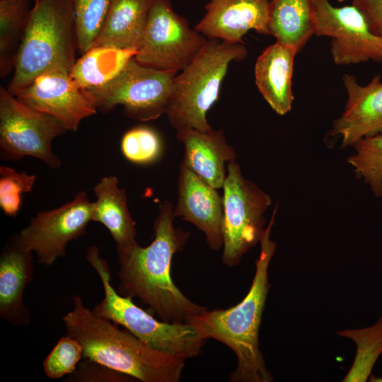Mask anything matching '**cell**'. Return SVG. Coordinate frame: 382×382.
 <instances>
[{"instance_id":"cell-1","label":"cell","mask_w":382,"mask_h":382,"mask_svg":"<svg viewBox=\"0 0 382 382\" xmlns=\"http://www.w3.org/2000/svg\"><path fill=\"white\" fill-rule=\"evenodd\" d=\"M174 209L169 201L160 205L154 221L153 241L117 253L120 269L118 293L138 298L161 321L190 324L207 310L187 299L175 286L170 274L174 255L183 250L190 232L174 226Z\"/></svg>"},{"instance_id":"cell-2","label":"cell","mask_w":382,"mask_h":382,"mask_svg":"<svg viewBox=\"0 0 382 382\" xmlns=\"http://www.w3.org/2000/svg\"><path fill=\"white\" fill-rule=\"evenodd\" d=\"M277 208L260 239V253L248 294L238 304L226 309H207L195 316L190 323L202 338L216 340L234 352L237 365L229 376L232 382L273 381L260 349L259 330L270 287L269 265L276 250L270 233Z\"/></svg>"},{"instance_id":"cell-3","label":"cell","mask_w":382,"mask_h":382,"mask_svg":"<svg viewBox=\"0 0 382 382\" xmlns=\"http://www.w3.org/2000/svg\"><path fill=\"white\" fill-rule=\"evenodd\" d=\"M62 318L66 335L77 340L83 359L142 382H178L185 360L155 351L127 330L95 314L82 299Z\"/></svg>"},{"instance_id":"cell-4","label":"cell","mask_w":382,"mask_h":382,"mask_svg":"<svg viewBox=\"0 0 382 382\" xmlns=\"http://www.w3.org/2000/svg\"><path fill=\"white\" fill-rule=\"evenodd\" d=\"M79 41L72 0H37L31 8L7 91L12 95L52 70L70 71Z\"/></svg>"},{"instance_id":"cell-5","label":"cell","mask_w":382,"mask_h":382,"mask_svg":"<svg viewBox=\"0 0 382 382\" xmlns=\"http://www.w3.org/2000/svg\"><path fill=\"white\" fill-rule=\"evenodd\" d=\"M247 54L243 43L208 39L193 60L174 79L165 115L176 131L212 129L207 114L218 99L228 68L232 62L242 61Z\"/></svg>"},{"instance_id":"cell-6","label":"cell","mask_w":382,"mask_h":382,"mask_svg":"<svg viewBox=\"0 0 382 382\" xmlns=\"http://www.w3.org/2000/svg\"><path fill=\"white\" fill-rule=\"evenodd\" d=\"M86 259L98 273L104 291L103 299L92 310L95 314L121 325L155 351L184 360L201 354L206 340L192 325L161 321L132 299L117 293L111 284L108 265L97 246L88 249Z\"/></svg>"},{"instance_id":"cell-7","label":"cell","mask_w":382,"mask_h":382,"mask_svg":"<svg viewBox=\"0 0 382 382\" xmlns=\"http://www.w3.org/2000/svg\"><path fill=\"white\" fill-rule=\"evenodd\" d=\"M223 188L222 262L231 267L237 265L260 241L265 229V213L272 199L255 183L243 176L236 161L227 164Z\"/></svg>"},{"instance_id":"cell-8","label":"cell","mask_w":382,"mask_h":382,"mask_svg":"<svg viewBox=\"0 0 382 382\" xmlns=\"http://www.w3.org/2000/svg\"><path fill=\"white\" fill-rule=\"evenodd\" d=\"M176 73L142 65L133 56L113 79L86 91L98 110L108 112L120 105L127 117L150 121L166 114Z\"/></svg>"},{"instance_id":"cell-9","label":"cell","mask_w":382,"mask_h":382,"mask_svg":"<svg viewBox=\"0 0 382 382\" xmlns=\"http://www.w3.org/2000/svg\"><path fill=\"white\" fill-rule=\"evenodd\" d=\"M207 40L173 11L170 0H153L134 57L142 65L178 72L193 60Z\"/></svg>"},{"instance_id":"cell-10","label":"cell","mask_w":382,"mask_h":382,"mask_svg":"<svg viewBox=\"0 0 382 382\" xmlns=\"http://www.w3.org/2000/svg\"><path fill=\"white\" fill-rule=\"evenodd\" d=\"M66 132L55 117L28 107L0 88L1 158L14 161L31 156L57 168L62 162L53 152L52 142Z\"/></svg>"},{"instance_id":"cell-11","label":"cell","mask_w":382,"mask_h":382,"mask_svg":"<svg viewBox=\"0 0 382 382\" xmlns=\"http://www.w3.org/2000/svg\"><path fill=\"white\" fill-rule=\"evenodd\" d=\"M92 214L93 202L80 191L59 207L38 212L15 237L22 248L36 253L40 263L50 266L66 255L69 241L85 233Z\"/></svg>"},{"instance_id":"cell-12","label":"cell","mask_w":382,"mask_h":382,"mask_svg":"<svg viewBox=\"0 0 382 382\" xmlns=\"http://www.w3.org/2000/svg\"><path fill=\"white\" fill-rule=\"evenodd\" d=\"M310 1L314 35L332 38L330 51L336 64L382 62V37L369 30L357 8L352 4L335 7L328 0Z\"/></svg>"},{"instance_id":"cell-13","label":"cell","mask_w":382,"mask_h":382,"mask_svg":"<svg viewBox=\"0 0 382 382\" xmlns=\"http://www.w3.org/2000/svg\"><path fill=\"white\" fill-rule=\"evenodd\" d=\"M14 96L28 107L55 117L67 131H76L81 120L98 111L91 96L66 70L40 74Z\"/></svg>"},{"instance_id":"cell-14","label":"cell","mask_w":382,"mask_h":382,"mask_svg":"<svg viewBox=\"0 0 382 382\" xmlns=\"http://www.w3.org/2000/svg\"><path fill=\"white\" fill-rule=\"evenodd\" d=\"M271 0H209L195 29L207 39L243 43L250 30L268 35Z\"/></svg>"},{"instance_id":"cell-15","label":"cell","mask_w":382,"mask_h":382,"mask_svg":"<svg viewBox=\"0 0 382 382\" xmlns=\"http://www.w3.org/2000/svg\"><path fill=\"white\" fill-rule=\"evenodd\" d=\"M175 217H181L204 232L209 246H223V200L212 187L183 163L180 165Z\"/></svg>"},{"instance_id":"cell-16","label":"cell","mask_w":382,"mask_h":382,"mask_svg":"<svg viewBox=\"0 0 382 382\" xmlns=\"http://www.w3.org/2000/svg\"><path fill=\"white\" fill-rule=\"evenodd\" d=\"M348 98L341 116L333 122L330 135H339L342 146H352L359 139L382 134V81L376 75L366 86L354 76L345 74Z\"/></svg>"},{"instance_id":"cell-17","label":"cell","mask_w":382,"mask_h":382,"mask_svg":"<svg viewBox=\"0 0 382 382\" xmlns=\"http://www.w3.org/2000/svg\"><path fill=\"white\" fill-rule=\"evenodd\" d=\"M176 137L185 148L181 163L214 188L223 187L226 177L225 163L236 158L224 132L187 129L176 131Z\"/></svg>"},{"instance_id":"cell-18","label":"cell","mask_w":382,"mask_h":382,"mask_svg":"<svg viewBox=\"0 0 382 382\" xmlns=\"http://www.w3.org/2000/svg\"><path fill=\"white\" fill-rule=\"evenodd\" d=\"M33 253L22 248L11 238L0 256V317L13 325L29 323L30 311L23 296L33 279Z\"/></svg>"},{"instance_id":"cell-19","label":"cell","mask_w":382,"mask_h":382,"mask_svg":"<svg viewBox=\"0 0 382 382\" xmlns=\"http://www.w3.org/2000/svg\"><path fill=\"white\" fill-rule=\"evenodd\" d=\"M296 53L292 48L276 42L262 52L255 65L257 89L279 115L290 111L294 99L291 77Z\"/></svg>"},{"instance_id":"cell-20","label":"cell","mask_w":382,"mask_h":382,"mask_svg":"<svg viewBox=\"0 0 382 382\" xmlns=\"http://www.w3.org/2000/svg\"><path fill=\"white\" fill-rule=\"evenodd\" d=\"M93 191L96 199L93 202L92 221L107 228L116 244L117 253L137 246L136 223L129 211L125 191L119 187L118 178L114 175L101 178Z\"/></svg>"},{"instance_id":"cell-21","label":"cell","mask_w":382,"mask_h":382,"mask_svg":"<svg viewBox=\"0 0 382 382\" xmlns=\"http://www.w3.org/2000/svg\"><path fill=\"white\" fill-rule=\"evenodd\" d=\"M153 0H112L93 47L136 51Z\"/></svg>"},{"instance_id":"cell-22","label":"cell","mask_w":382,"mask_h":382,"mask_svg":"<svg viewBox=\"0 0 382 382\" xmlns=\"http://www.w3.org/2000/svg\"><path fill=\"white\" fill-rule=\"evenodd\" d=\"M268 30L277 42L299 52L314 35L310 0H271Z\"/></svg>"},{"instance_id":"cell-23","label":"cell","mask_w":382,"mask_h":382,"mask_svg":"<svg viewBox=\"0 0 382 382\" xmlns=\"http://www.w3.org/2000/svg\"><path fill=\"white\" fill-rule=\"evenodd\" d=\"M135 52L93 47L76 59L70 70V76L83 89L100 86L113 79Z\"/></svg>"},{"instance_id":"cell-24","label":"cell","mask_w":382,"mask_h":382,"mask_svg":"<svg viewBox=\"0 0 382 382\" xmlns=\"http://www.w3.org/2000/svg\"><path fill=\"white\" fill-rule=\"evenodd\" d=\"M31 9L28 0H0V76L13 70Z\"/></svg>"},{"instance_id":"cell-25","label":"cell","mask_w":382,"mask_h":382,"mask_svg":"<svg viewBox=\"0 0 382 382\" xmlns=\"http://www.w3.org/2000/svg\"><path fill=\"white\" fill-rule=\"evenodd\" d=\"M337 334L352 340L356 346L353 363L342 382L369 381L373 369L382 354V316L372 325L345 329Z\"/></svg>"},{"instance_id":"cell-26","label":"cell","mask_w":382,"mask_h":382,"mask_svg":"<svg viewBox=\"0 0 382 382\" xmlns=\"http://www.w3.org/2000/svg\"><path fill=\"white\" fill-rule=\"evenodd\" d=\"M347 162L376 197H382V134L359 139Z\"/></svg>"},{"instance_id":"cell-27","label":"cell","mask_w":382,"mask_h":382,"mask_svg":"<svg viewBox=\"0 0 382 382\" xmlns=\"http://www.w3.org/2000/svg\"><path fill=\"white\" fill-rule=\"evenodd\" d=\"M112 0H72L79 50L93 47L103 27Z\"/></svg>"},{"instance_id":"cell-28","label":"cell","mask_w":382,"mask_h":382,"mask_svg":"<svg viewBox=\"0 0 382 382\" xmlns=\"http://www.w3.org/2000/svg\"><path fill=\"white\" fill-rule=\"evenodd\" d=\"M121 151L129 161L137 164L156 162L163 152L162 140L153 129L139 126L128 130L121 140Z\"/></svg>"},{"instance_id":"cell-29","label":"cell","mask_w":382,"mask_h":382,"mask_svg":"<svg viewBox=\"0 0 382 382\" xmlns=\"http://www.w3.org/2000/svg\"><path fill=\"white\" fill-rule=\"evenodd\" d=\"M35 180L34 175L25 171L18 173L8 166L0 167V207L5 214L17 215L22 194L30 192Z\"/></svg>"},{"instance_id":"cell-30","label":"cell","mask_w":382,"mask_h":382,"mask_svg":"<svg viewBox=\"0 0 382 382\" xmlns=\"http://www.w3.org/2000/svg\"><path fill=\"white\" fill-rule=\"evenodd\" d=\"M83 359L81 344L68 336L59 339L45 359L42 366L47 377L52 379L62 378L72 374Z\"/></svg>"},{"instance_id":"cell-31","label":"cell","mask_w":382,"mask_h":382,"mask_svg":"<svg viewBox=\"0 0 382 382\" xmlns=\"http://www.w3.org/2000/svg\"><path fill=\"white\" fill-rule=\"evenodd\" d=\"M132 377L115 371L97 362L84 359L67 378L68 381H131Z\"/></svg>"},{"instance_id":"cell-32","label":"cell","mask_w":382,"mask_h":382,"mask_svg":"<svg viewBox=\"0 0 382 382\" xmlns=\"http://www.w3.org/2000/svg\"><path fill=\"white\" fill-rule=\"evenodd\" d=\"M352 4L363 14L369 30L382 37V0H353Z\"/></svg>"},{"instance_id":"cell-33","label":"cell","mask_w":382,"mask_h":382,"mask_svg":"<svg viewBox=\"0 0 382 382\" xmlns=\"http://www.w3.org/2000/svg\"><path fill=\"white\" fill-rule=\"evenodd\" d=\"M370 382H382V376H376L373 374L370 376L369 378Z\"/></svg>"},{"instance_id":"cell-34","label":"cell","mask_w":382,"mask_h":382,"mask_svg":"<svg viewBox=\"0 0 382 382\" xmlns=\"http://www.w3.org/2000/svg\"><path fill=\"white\" fill-rule=\"evenodd\" d=\"M37 1V0H34V1Z\"/></svg>"}]
</instances>
